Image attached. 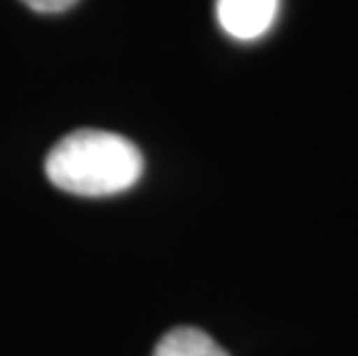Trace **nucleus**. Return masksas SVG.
Masks as SVG:
<instances>
[{
	"mask_svg": "<svg viewBox=\"0 0 358 356\" xmlns=\"http://www.w3.org/2000/svg\"><path fill=\"white\" fill-rule=\"evenodd\" d=\"M24 5H28L30 10L42 12V14H56L70 10L72 5H77V0H21Z\"/></svg>",
	"mask_w": 358,
	"mask_h": 356,
	"instance_id": "4",
	"label": "nucleus"
},
{
	"mask_svg": "<svg viewBox=\"0 0 358 356\" xmlns=\"http://www.w3.org/2000/svg\"><path fill=\"white\" fill-rule=\"evenodd\" d=\"M44 171L63 192L111 197L129 190L141 178L143 155L116 132L77 130L49 150Z\"/></svg>",
	"mask_w": 358,
	"mask_h": 356,
	"instance_id": "1",
	"label": "nucleus"
},
{
	"mask_svg": "<svg viewBox=\"0 0 358 356\" xmlns=\"http://www.w3.org/2000/svg\"><path fill=\"white\" fill-rule=\"evenodd\" d=\"M280 0H217V21L234 40H259L275 24Z\"/></svg>",
	"mask_w": 358,
	"mask_h": 356,
	"instance_id": "2",
	"label": "nucleus"
},
{
	"mask_svg": "<svg viewBox=\"0 0 358 356\" xmlns=\"http://www.w3.org/2000/svg\"><path fill=\"white\" fill-rule=\"evenodd\" d=\"M153 356H229V352L201 329L178 327L157 340Z\"/></svg>",
	"mask_w": 358,
	"mask_h": 356,
	"instance_id": "3",
	"label": "nucleus"
}]
</instances>
